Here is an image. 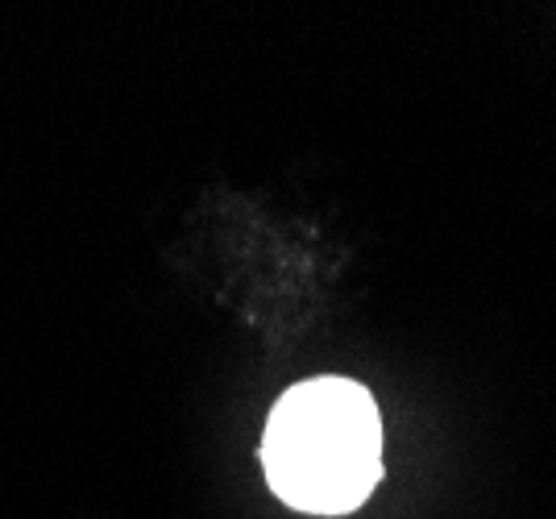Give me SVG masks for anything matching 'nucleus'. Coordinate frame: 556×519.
<instances>
[{
    "mask_svg": "<svg viewBox=\"0 0 556 519\" xmlns=\"http://www.w3.org/2000/svg\"><path fill=\"white\" fill-rule=\"evenodd\" d=\"M266 482L312 516L362 507L382 478V420L353 378H307L275 403L262 436Z\"/></svg>",
    "mask_w": 556,
    "mask_h": 519,
    "instance_id": "obj_1",
    "label": "nucleus"
}]
</instances>
